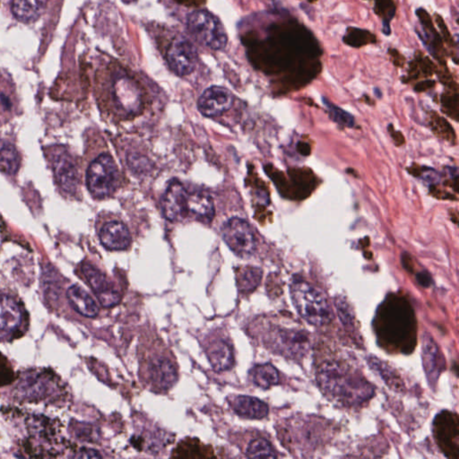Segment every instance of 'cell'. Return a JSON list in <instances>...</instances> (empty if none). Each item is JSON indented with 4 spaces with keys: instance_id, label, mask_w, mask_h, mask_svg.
<instances>
[{
    "instance_id": "cell-1",
    "label": "cell",
    "mask_w": 459,
    "mask_h": 459,
    "mask_svg": "<svg viewBox=\"0 0 459 459\" xmlns=\"http://www.w3.org/2000/svg\"><path fill=\"white\" fill-rule=\"evenodd\" d=\"M317 380L323 393L344 407L361 406L374 394L366 378L336 361L324 362L317 371Z\"/></svg>"
},
{
    "instance_id": "cell-2",
    "label": "cell",
    "mask_w": 459,
    "mask_h": 459,
    "mask_svg": "<svg viewBox=\"0 0 459 459\" xmlns=\"http://www.w3.org/2000/svg\"><path fill=\"white\" fill-rule=\"evenodd\" d=\"M378 336L390 349L408 352L413 349L415 319L409 303L394 297L380 307L375 319Z\"/></svg>"
},
{
    "instance_id": "cell-3",
    "label": "cell",
    "mask_w": 459,
    "mask_h": 459,
    "mask_svg": "<svg viewBox=\"0 0 459 459\" xmlns=\"http://www.w3.org/2000/svg\"><path fill=\"white\" fill-rule=\"evenodd\" d=\"M291 297L297 312L312 325L322 327L332 322L333 310L325 295L306 282H293Z\"/></svg>"
},
{
    "instance_id": "cell-4",
    "label": "cell",
    "mask_w": 459,
    "mask_h": 459,
    "mask_svg": "<svg viewBox=\"0 0 459 459\" xmlns=\"http://www.w3.org/2000/svg\"><path fill=\"white\" fill-rule=\"evenodd\" d=\"M188 28L194 38L209 49H225L228 37L220 20L207 10H198L188 16Z\"/></svg>"
},
{
    "instance_id": "cell-5",
    "label": "cell",
    "mask_w": 459,
    "mask_h": 459,
    "mask_svg": "<svg viewBox=\"0 0 459 459\" xmlns=\"http://www.w3.org/2000/svg\"><path fill=\"white\" fill-rule=\"evenodd\" d=\"M118 182L119 171L109 154L100 155L90 164L86 174V183L94 197H110L116 191Z\"/></svg>"
},
{
    "instance_id": "cell-6",
    "label": "cell",
    "mask_w": 459,
    "mask_h": 459,
    "mask_svg": "<svg viewBox=\"0 0 459 459\" xmlns=\"http://www.w3.org/2000/svg\"><path fill=\"white\" fill-rule=\"evenodd\" d=\"M266 343L274 352L291 359H300L310 349L308 334L298 329H273Z\"/></svg>"
},
{
    "instance_id": "cell-7",
    "label": "cell",
    "mask_w": 459,
    "mask_h": 459,
    "mask_svg": "<svg viewBox=\"0 0 459 459\" xmlns=\"http://www.w3.org/2000/svg\"><path fill=\"white\" fill-rule=\"evenodd\" d=\"M222 238L236 255L247 258L255 252L256 239L251 225L242 218L234 217L222 227Z\"/></svg>"
},
{
    "instance_id": "cell-8",
    "label": "cell",
    "mask_w": 459,
    "mask_h": 459,
    "mask_svg": "<svg viewBox=\"0 0 459 459\" xmlns=\"http://www.w3.org/2000/svg\"><path fill=\"white\" fill-rule=\"evenodd\" d=\"M168 63L176 75L185 76L193 72L198 62V52L186 37H178L169 49Z\"/></svg>"
},
{
    "instance_id": "cell-9",
    "label": "cell",
    "mask_w": 459,
    "mask_h": 459,
    "mask_svg": "<svg viewBox=\"0 0 459 459\" xmlns=\"http://www.w3.org/2000/svg\"><path fill=\"white\" fill-rule=\"evenodd\" d=\"M187 191L180 181H174L169 184L163 198V212L168 221H181L188 217Z\"/></svg>"
},
{
    "instance_id": "cell-10",
    "label": "cell",
    "mask_w": 459,
    "mask_h": 459,
    "mask_svg": "<svg viewBox=\"0 0 459 459\" xmlns=\"http://www.w3.org/2000/svg\"><path fill=\"white\" fill-rule=\"evenodd\" d=\"M234 96L228 89L222 86L209 87L199 97L198 107L204 116L217 117L231 109Z\"/></svg>"
},
{
    "instance_id": "cell-11",
    "label": "cell",
    "mask_w": 459,
    "mask_h": 459,
    "mask_svg": "<svg viewBox=\"0 0 459 459\" xmlns=\"http://www.w3.org/2000/svg\"><path fill=\"white\" fill-rule=\"evenodd\" d=\"M82 270L101 305L106 307V308H111V307L119 305L120 302L119 292H117L111 286L110 283L108 282L106 276L99 269L86 263L83 266Z\"/></svg>"
},
{
    "instance_id": "cell-12",
    "label": "cell",
    "mask_w": 459,
    "mask_h": 459,
    "mask_svg": "<svg viewBox=\"0 0 459 459\" xmlns=\"http://www.w3.org/2000/svg\"><path fill=\"white\" fill-rule=\"evenodd\" d=\"M114 99L121 110L128 114L137 113L141 107V94L134 81L120 76L113 86Z\"/></svg>"
},
{
    "instance_id": "cell-13",
    "label": "cell",
    "mask_w": 459,
    "mask_h": 459,
    "mask_svg": "<svg viewBox=\"0 0 459 459\" xmlns=\"http://www.w3.org/2000/svg\"><path fill=\"white\" fill-rule=\"evenodd\" d=\"M290 429L288 436L285 435V441L289 446L300 448L302 451L313 450L319 444L322 436L319 431V425L317 423H308V421H295Z\"/></svg>"
},
{
    "instance_id": "cell-14",
    "label": "cell",
    "mask_w": 459,
    "mask_h": 459,
    "mask_svg": "<svg viewBox=\"0 0 459 459\" xmlns=\"http://www.w3.org/2000/svg\"><path fill=\"white\" fill-rule=\"evenodd\" d=\"M435 433L438 443L444 447V450L458 454V418L451 414L443 413L438 415L435 423ZM458 457V455H457Z\"/></svg>"
},
{
    "instance_id": "cell-15",
    "label": "cell",
    "mask_w": 459,
    "mask_h": 459,
    "mask_svg": "<svg viewBox=\"0 0 459 459\" xmlns=\"http://www.w3.org/2000/svg\"><path fill=\"white\" fill-rule=\"evenodd\" d=\"M57 183L67 193L74 194L79 186V172L69 154H57L53 162Z\"/></svg>"
},
{
    "instance_id": "cell-16",
    "label": "cell",
    "mask_w": 459,
    "mask_h": 459,
    "mask_svg": "<svg viewBox=\"0 0 459 459\" xmlns=\"http://www.w3.org/2000/svg\"><path fill=\"white\" fill-rule=\"evenodd\" d=\"M148 373L153 386L161 390L171 389L178 379L176 368L166 358H154L152 360Z\"/></svg>"
},
{
    "instance_id": "cell-17",
    "label": "cell",
    "mask_w": 459,
    "mask_h": 459,
    "mask_svg": "<svg viewBox=\"0 0 459 459\" xmlns=\"http://www.w3.org/2000/svg\"><path fill=\"white\" fill-rule=\"evenodd\" d=\"M423 362L429 383L434 387L444 370L445 363L436 343L428 336H424L423 343Z\"/></svg>"
},
{
    "instance_id": "cell-18",
    "label": "cell",
    "mask_w": 459,
    "mask_h": 459,
    "mask_svg": "<svg viewBox=\"0 0 459 459\" xmlns=\"http://www.w3.org/2000/svg\"><path fill=\"white\" fill-rule=\"evenodd\" d=\"M22 312L11 297L0 296V339L11 335L21 325Z\"/></svg>"
},
{
    "instance_id": "cell-19",
    "label": "cell",
    "mask_w": 459,
    "mask_h": 459,
    "mask_svg": "<svg viewBox=\"0 0 459 459\" xmlns=\"http://www.w3.org/2000/svg\"><path fill=\"white\" fill-rule=\"evenodd\" d=\"M100 239L104 247L110 251H123L130 245L131 234L123 222L113 221L101 230Z\"/></svg>"
},
{
    "instance_id": "cell-20",
    "label": "cell",
    "mask_w": 459,
    "mask_h": 459,
    "mask_svg": "<svg viewBox=\"0 0 459 459\" xmlns=\"http://www.w3.org/2000/svg\"><path fill=\"white\" fill-rule=\"evenodd\" d=\"M67 298L71 307L80 315L86 318H94L99 313V308L89 293L82 287L75 285L67 291Z\"/></svg>"
},
{
    "instance_id": "cell-21",
    "label": "cell",
    "mask_w": 459,
    "mask_h": 459,
    "mask_svg": "<svg viewBox=\"0 0 459 459\" xmlns=\"http://www.w3.org/2000/svg\"><path fill=\"white\" fill-rule=\"evenodd\" d=\"M207 356L212 369L215 371H225L231 369L234 364V353L232 347L224 340L214 341L208 344Z\"/></svg>"
},
{
    "instance_id": "cell-22",
    "label": "cell",
    "mask_w": 459,
    "mask_h": 459,
    "mask_svg": "<svg viewBox=\"0 0 459 459\" xmlns=\"http://www.w3.org/2000/svg\"><path fill=\"white\" fill-rule=\"evenodd\" d=\"M232 407L239 416L249 419H262L268 414V404L258 398L239 396L232 402Z\"/></svg>"
},
{
    "instance_id": "cell-23",
    "label": "cell",
    "mask_w": 459,
    "mask_h": 459,
    "mask_svg": "<svg viewBox=\"0 0 459 459\" xmlns=\"http://www.w3.org/2000/svg\"><path fill=\"white\" fill-rule=\"evenodd\" d=\"M47 0H13L12 12L20 22L32 23L45 13Z\"/></svg>"
},
{
    "instance_id": "cell-24",
    "label": "cell",
    "mask_w": 459,
    "mask_h": 459,
    "mask_svg": "<svg viewBox=\"0 0 459 459\" xmlns=\"http://www.w3.org/2000/svg\"><path fill=\"white\" fill-rule=\"evenodd\" d=\"M188 212L193 214L199 220L210 222L215 215V205L212 199L203 191H196L188 194Z\"/></svg>"
},
{
    "instance_id": "cell-25",
    "label": "cell",
    "mask_w": 459,
    "mask_h": 459,
    "mask_svg": "<svg viewBox=\"0 0 459 459\" xmlns=\"http://www.w3.org/2000/svg\"><path fill=\"white\" fill-rule=\"evenodd\" d=\"M253 382L262 389H269L279 383V373L278 370L271 364H261L254 368L251 371Z\"/></svg>"
},
{
    "instance_id": "cell-26",
    "label": "cell",
    "mask_w": 459,
    "mask_h": 459,
    "mask_svg": "<svg viewBox=\"0 0 459 459\" xmlns=\"http://www.w3.org/2000/svg\"><path fill=\"white\" fill-rule=\"evenodd\" d=\"M369 364L373 370H375L377 373H380V377L382 378L385 382L391 389L400 391V392L404 389L403 380H402L400 375L396 373V370L387 366V363H383L382 361L378 360L377 358H370Z\"/></svg>"
},
{
    "instance_id": "cell-27",
    "label": "cell",
    "mask_w": 459,
    "mask_h": 459,
    "mask_svg": "<svg viewBox=\"0 0 459 459\" xmlns=\"http://www.w3.org/2000/svg\"><path fill=\"white\" fill-rule=\"evenodd\" d=\"M20 166V157L16 147L9 143H0V171L15 174Z\"/></svg>"
},
{
    "instance_id": "cell-28",
    "label": "cell",
    "mask_w": 459,
    "mask_h": 459,
    "mask_svg": "<svg viewBox=\"0 0 459 459\" xmlns=\"http://www.w3.org/2000/svg\"><path fill=\"white\" fill-rule=\"evenodd\" d=\"M262 271L254 266L243 268L238 276V286L242 292H251L261 283Z\"/></svg>"
},
{
    "instance_id": "cell-29",
    "label": "cell",
    "mask_w": 459,
    "mask_h": 459,
    "mask_svg": "<svg viewBox=\"0 0 459 459\" xmlns=\"http://www.w3.org/2000/svg\"><path fill=\"white\" fill-rule=\"evenodd\" d=\"M247 455L251 458H278L271 443L265 438H259L249 444Z\"/></svg>"
},
{
    "instance_id": "cell-30",
    "label": "cell",
    "mask_w": 459,
    "mask_h": 459,
    "mask_svg": "<svg viewBox=\"0 0 459 459\" xmlns=\"http://www.w3.org/2000/svg\"><path fill=\"white\" fill-rule=\"evenodd\" d=\"M323 103H325L327 110H329L330 118L335 123L341 125V126L347 128H353L354 126V119L352 115L341 109V108L336 106L335 104L329 102L326 98H323Z\"/></svg>"
},
{
    "instance_id": "cell-31",
    "label": "cell",
    "mask_w": 459,
    "mask_h": 459,
    "mask_svg": "<svg viewBox=\"0 0 459 459\" xmlns=\"http://www.w3.org/2000/svg\"><path fill=\"white\" fill-rule=\"evenodd\" d=\"M293 183L296 188V194L298 197H305L309 194L310 186L312 181H310L309 174L303 171H293L291 175Z\"/></svg>"
},
{
    "instance_id": "cell-32",
    "label": "cell",
    "mask_w": 459,
    "mask_h": 459,
    "mask_svg": "<svg viewBox=\"0 0 459 459\" xmlns=\"http://www.w3.org/2000/svg\"><path fill=\"white\" fill-rule=\"evenodd\" d=\"M336 306L337 309H339L340 319H342L343 323L346 324V326H352L353 316L346 300H339V302H336Z\"/></svg>"
},
{
    "instance_id": "cell-33",
    "label": "cell",
    "mask_w": 459,
    "mask_h": 459,
    "mask_svg": "<svg viewBox=\"0 0 459 459\" xmlns=\"http://www.w3.org/2000/svg\"><path fill=\"white\" fill-rule=\"evenodd\" d=\"M79 458H102L98 451L94 450H89V448H86L81 451V454L79 455Z\"/></svg>"
},
{
    "instance_id": "cell-34",
    "label": "cell",
    "mask_w": 459,
    "mask_h": 459,
    "mask_svg": "<svg viewBox=\"0 0 459 459\" xmlns=\"http://www.w3.org/2000/svg\"><path fill=\"white\" fill-rule=\"evenodd\" d=\"M418 282L421 283L423 286H429L431 285V276L427 274V273L421 272L420 274L417 275Z\"/></svg>"
},
{
    "instance_id": "cell-35",
    "label": "cell",
    "mask_w": 459,
    "mask_h": 459,
    "mask_svg": "<svg viewBox=\"0 0 459 459\" xmlns=\"http://www.w3.org/2000/svg\"><path fill=\"white\" fill-rule=\"evenodd\" d=\"M297 150H298L300 154L302 155H309L310 153V147L308 144L305 143V142H300L297 146Z\"/></svg>"
},
{
    "instance_id": "cell-36",
    "label": "cell",
    "mask_w": 459,
    "mask_h": 459,
    "mask_svg": "<svg viewBox=\"0 0 459 459\" xmlns=\"http://www.w3.org/2000/svg\"><path fill=\"white\" fill-rule=\"evenodd\" d=\"M390 23V22L387 21V20H384V21H383L382 32L386 35H390V33H391Z\"/></svg>"
},
{
    "instance_id": "cell-37",
    "label": "cell",
    "mask_w": 459,
    "mask_h": 459,
    "mask_svg": "<svg viewBox=\"0 0 459 459\" xmlns=\"http://www.w3.org/2000/svg\"><path fill=\"white\" fill-rule=\"evenodd\" d=\"M123 1L126 2V3H131L135 1V0H123Z\"/></svg>"
}]
</instances>
